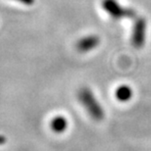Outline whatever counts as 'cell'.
Masks as SVG:
<instances>
[{
    "mask_svg": "<svg viewBox=\"0 0 151 151\" xmlns=\"http://www.w3.org/2000/svg\"><path fill=\"white\" fill-rule=\"evenodd\" d=\"M50 127L52 129L53 132H65L68 128V121L65 117L63 116H56L53 118V120L51 121Z\"/></svg>",
    "mask_w": 151,
    "mask_h": 151,
    "instance_id": "obj_6",
    "label": "cell"
},
{
    "mask_svg": "<svg viewBox=\"0 0 151 151\" xmlns=\"http://www.w3.org/2000/svg\"><path fill=\"white\" fill-rule=\"evenodd\" d=\"M99 43H100V38L97 35H86L77 42V49L80 52H88L97 47Z\"/></svg>",
    "mask_w": 151,
    "mask_h": 151,
    "instance_id": "obj_4",
    "label": "cell"
},
{
    "mask_svg": "<svg viewBox=\"0 0 151 151\" xmlns=\"http://www.w3.org/2000/svg\"><path fill=\"white\" fill-rule=\"evenodd\" d=\"M78 100L93 120L101 121L104 118L103 108L90 88L83 87L78 91Z\"/></svg>",
    "mask_w": 151,
    "mask_h": 151,
    "instance_id": "obj_1",
    "label": "cell"
},
{
    "mask_svg": "<svg viewBox=\"0 0 151 151\" xmlns=\"http://www.w3.org/2000/svg\"><path fill=\"white\" fill-rule=\"evenodd\" d=\"M16 1L20 2V3H23V4L28 5V6H31L35 3V0H16Z\"/></svg>",
    "mask_w": 151,
    "mask_h": 151,
    "instance_id": "obj_7",
    "label": "cell"
},
{
    "mask_svg": "<svg viewBox=\"0 0 151 151\" xmlns=\"http://www.w3.org/2000/svg\"><path fill=\"white\" fill-rule=\"evenodd\" d=\"M102 8L114 20L132 19L135 16V11L132 8L123 7L117 2V0H103Z\"/></svg>",
    "mask_w": 151,
    "mask_h": 151,
    "instance_id": "obj_2",
    "label": "cell"
},
{
    "mask_svg": "<svg viewBox=\"0 0 151 151\" xmlns=\"http://www.w3.org/2000/svg\"><path fill=\"white\" fill-rule=\"evenodd\" d=\"M115 95H116V98L119 101L127 102L132 99V95H134V92H132V89L131 88V86H127V84H123V86H120L116 89Z\"/></svg>",
    "mask_w": 151,
    "mask_h": 151,
    "instance_id": "obj_5",
    "label": "cell"
},
{
    "mask_svg": "<svg viewBox=\"0 0 151 151\" xmlns=\"http://www.w3.org/2000/svg\"><path fill=\"white\" fill-rule=\"evenodd\" d=\"M146 29H147L146 20L142 17L137 18V20L134 21V28H132V44L137 49H140L145 44Z\"/></svg>",
    "mask_w": 151,
    "mask_h": 151,
    "instance_id": "obj_3",
    "label": "cell"
}]
</instances>
